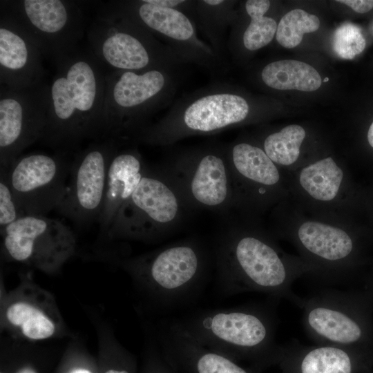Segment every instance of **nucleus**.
<instances>
[{"label":"nucleus","mask_w":373,"mask_h":373,"mask_svg":"<svg viewBox=\"0 0 373 373\" xmlns=\"http://www.w3.org/2000/svg\"><path fill=\"white\" fill-rule=\"evenodd\" d=\"M149 3L157 6L177 10L191 18L195 0H148Z\"/></svg>","instance_id":"7c9ffc66"},{"label":"nucleus","mask_w":373,"mask_h":373,"mask_svg":"<svg viewBox=\"0 0 373 373\" xmlns=\"http://www.w3.org/2000/svg\"><path fill=\"white\" fill-rule=\"evenodd\" d=\"M262 303L197 312L180 326L202 345L224 355L260 354L276 349V303Z\"/></svg>","instance_id":"0eeeda50"},{"label":"nucleus","mask_w":373,"mask_h":373,"mask_svg":"<svg viewBox=\"0 0 373 373\" xmlns=\"http://www.w3.org/2000/svg\"><path fill=\"white\" fill-rule=\"evenodd\" d=\"M84 3L73 0L1 1L55 63L79 48L86 24Z\"/></svg>","instance_id":"f8f14e48"},{"label":"nucleus","mask_w":373,"mask_h":373,"mask_svg":"<svg viewBox=\"0 0 373 373\" xmlns=\"http://www.w3.org/2000/svg\"><path fill=\"white\" fill-rule=\"evenodd\" d=\"M239 218L260 220L267 211L289 197L285 173L258 143L236 140L225 144Z\"/></svg>","instance_id":"9b49d317"},{"label":"nucleus","mask_w":373,"mask_h":373,"mask_svg":"<svg viewBox=\"0 0 373 373\" xmlns=\"http://www.w3.org/2000/svg\"><path fill=\"white\" fill-rule=\"evenodd\" d=\"M271 233L291 243L310 267L312 276L324 283H343L354 254L349 223L311 216L289 197L271 212Z\"/></svg>","instance_id":"20e7f679"},{"label":"nucleus","mask_w":373,"mask_h":373,"mask_svg":"<svg viewBox=\"0 0 373 373\" xmlns=\"http://www.w3.org/2000/svg\"><path fill=\"white\" fill-rule=\"evenodd\" d=\"M3 247L12 260L52 270L74 251L75 238L59 220L26 215L1 229Z\"/></svg>","instance_id":"f3484780"},{"label":"nucleus","mask_w":373,"mask_h":373,"mask_svg":"<svg viewBox=\"0 0 373 373\" xmlns=\"http://www.w3.org/2000/svg\"><path fill=\"white\" fill-rule=\"evenodd\" d=\"M290 200L307 213L349 223L352 200L349 175L332 155L314 158L285 173Z\"/></svg>","instance_id":"ddd939ff"},{"label":"nucleus","mask_w":373,"mask_h":373,"mask_svg":"<svg viewBox=\"0 0 373 373\" xmlns=\"http://www.w3.org/2000/svg\"><path fill=\"white\" fill-rule=\"evenodd\" d=\"M235 1L195 0L191 19L207 37L215 55L226 66L228 28L235 22Z\"/></svg>","instance_id":"5701e85b"},{"label":"nucleus","mask_w":373,"mask_h":373,"mask_svg":"<svg viewBox=\"0 0 373 373\" xmlns=\"http://www.w3.org/2000/svg\"><path fill=\"white\" fill-rule=\"evenodd\" d=\"M17 373H37V372L30 367H24L19 370Z\"/></svg>","instance_id":"f704fd0d"},{"label":"nucleus","mask_w":373,"mask_h":373,"mask_svg":"<svg viewBox=\"0 0 373 373\" xmlns=\"http://www.w3.org/2000/svg\"><path fill=\"white\" fill-rule=\"evenodd\" d=\"M6 317L10 325L19 328L22 334L31 340L48 338L56 330L55 323L45 312L26 301L10 305Z\"/></svg>","instance_id":"a878e982"},{"label":"nucleus","mask_w":373,"mask_h":373,"mask_svg":"<svg viewBox=\"0 0 373 373\" xmlns=\"http://www.w3.org/2000/svg\"><path fill=\"white\" fill-rule=\"evenodd\" d=\"M367 138L370 146L373 148V122L369 127Z\"/></svg>","instance_id":"473e14b6"},{"label":"nucleus","mask_w":373,"mask_h":373,"mask_svg":"<svg viewBox=\"0 0 373 373\" xmlns=\"http://www.w3.org/2000/svg\"><path fill=\"white\" fill-rule=\"evenodd\" d=\"M44 57L22 25L0 6V84L26 88L43 83Z\"/></svg>","instance_id":"6ab92c4d"},{"label":"nucleus","mask_w":373,"mask_h":373,"mask_svg":"<svg viewBox=\"0 0 373 373\" xmlns=\"http://www.w3.org/2000/svg\"><path fill=\"white\" fill-rule=\"evenodd\" d=\"M106 373H129L126 370H109L106 372Z\"/></svg>","instance_id":"c9c22d12"},{"label":"nucleus","mask_w":373,"mask_h":373,"mask_svg":"<svg viewBox=\"0 0 373 373\" xmlns=\"http://www.w3.org/2000/svg\"><path fill=\"white\" fill-rule=\"evenodd\" d=\"M48 84L26 88L0 84V168L40 140L47 122Z\"/></svg>","instance_id":"dca6fc26"},{"label":"nucleus","mask_w":373,"mask_h":373,"mask_svg":"<svg viewBox=\"0 0 373 373\" xmlns=\"http://www.w3.org/2000/svg\"><path fill=\"white\" fill-rule=\"evenodd\" d=\"M319 27L318 17L302 9H294L280 20L276 39L283 47L292 48L300 44L304 34L315 32Z\"/></svg>","instance_id":"cd10ccee"},{"label":"nucleus","mask_w":373,"mask_h":373,"mask_svg":"<svg viewBox=\"0 0 373 373\" xmlns=\"http://www.w3.org/2000/svg\"><path fill=\"white\" fill-rule=\"evenodd\" d=\"M193 212L159 166H147L137 188L115 216L110 238L153 241L178 230Z\"/></svg>","instance_id":"1a4fd4ad"},{"label":"nucleus","mask_w":373,"mask_h":373,"mask_svg":"<svg viewBox=\"0 0 373 373\" xmlns=\"http://www.w3.org/2000/svg\"><path fill=\"white\" fill-rule=\"evenodd\" d=\"M1 229L26 216L20 208L9 180L8 169L0 168Z\"/></svg>","instance_id":"c756f323"},{"label":"nucleus","mask_w":373,"mask_h":373,"mask_svg":"<svg viewBox=\"0 0 373 373\" xmlns=\"http://www.w3.org/2000/svg\"><path fill=\"white\" fill-rule=\"evenodd\" d=\"M68 373H93V372L85 368H75L68 372Z\"/></svg>","instance_id":"72a5a7b5"},{"label":"nucleus","mask_w":373,"mask_h":373,"mask_svg":"<svg viewBox=\"0 0 373 373\" xmlns=\"http://www.w3.org/2000/svg\"><path fill=\"white\" fill-rule=\"evenodd\" d=\"M332 45L334 52L339 57L352 59L364 50L365 39L359 26L345 22L334 31Z\"/></svg>","instance_id":"c85d7f7f"},{"label":"nucleus","mask_w":373,"mask_h":373,"mask_svg":"<svg viewBox=\"0 0 373 373\" xmlns=\"http://www.w3.org/2000/svg\"><path fill=\"white\" fill-rule=\"evenodd\" d=\"M352 364L348 352L332 345L309 349L300 363L301 373H352Z\"/></svg>","instance_id":"bb28decb"},{"label":"nucleus","mask_w":373,"mask_h":373,"mask_svg":"<svg viewBox=\"0 0 373 373\" xmlns=\"http://www.w3.org/2000/svg\"><path fill=\"white\" fill-rule=\"evenodd\" d=\"M123 141L115 137L96 140L77 153L70 164L64 194L55 208L59 213L78 225L98 220L108 166Z\"/></svg>","instance_id":"2eb2a0df"},{"label":"nucleus","mask_w":373,"mask_h":373,"mask_svg":"<svg viewBox=\"0 0 373 373\" xmlns=\"http://www.w3.org/2000/svg\"><path fill=\"white\" fill-rule=\"evenodd\" d=\"M70 168L61 155L42 153L19 157L8 168L12 189L26 216H46L55 209L64 194Z\"/></svg>","instance_id":"a211bd4d"},{"label":"nucleus","mask_w":373,"mask_h":373,"mask_svg":"<svg viewBox=\"0 0 373 373\" xmlns=\"http://www.w3.org/2000/svg\"><path fill=\"white\" fill-rule=\"evenodd\" d=\"M339 3L347 5L358 13H365L373 8V0H340Z\"/></svg>","instance_id":"2f4dec72"},{"label":"nucleus","mask_w":373,"mask_h":373,"mask_svg":"<svg viewBox=\"0 0 373 373\" xmlns=\"http://www.w3.org/2000/svg\"><path fill=\"white\" fill-rule=\"evenodd\" d=\"M270 7L271 2L268 0L245 2L243 10L247 23L244 24L235 20L227 41V48L233 58H237L240 52H255L272 41L278 23L267 15Z\"/></svg>","instance_id":"4be33fe9"},{"label":"nucleus","mask_w":373,"mask_h":373,"mask_svg":"<svg viewBox=\"0 0 373 373\" xmlns=\"http://www.w3.org/2000/svg\"><path fill=\"white\" fill-rule=\"evenodd\" d=\"M213 253L190 238L128 260L124 266L158 303L173 309L196 298L207 283Z\"/></svg>","instance_id":"6e6552de"},{"label":"nucleus","mask_w":373,"mask_h":373,"mask_svg":"<svg viewBox=\"0 0 373 373\" xmlns=\"http://www.w3.org/2000/svg\"><path fill=\"white\" fill-rule=\"evenodd\" d=\"M265 86L275 90H298L311 92L320 88L322 79L309 64L293 59H283L266 64L260 71Z\"/></svg>","instance_id":"b1692460"},{"label":"nucleus","mask_w":373,"mask_h":373,"mask_svg":"<svg viewBox=\"0 0 373 373\" xmlns=\"http://www.w3.org/2000/svg\"><path fill=\"white\" fill-rule=\"evenodd\" d=\"M254 117L248 97L233 86L217 82L175 101L159 120L149 123L129 140L168 146L184 138L209 135L249 122Z\"/></svg>","instance_id":"7ed1b4c3"},{"label":"nucleus","mask_w":373,"mask_h":373,"mask_svg":"<svg viewBox=\"0 0 373 373\" xmlns=\"http://www.w3.org/2000/svg\"><path fill=\"white\" fill-rule=\"evenodd\" d=\"M343 291H320L303 300V323L309 336L323 345L345 348L359 342L363 329L351 314Z\"/></svg>","instance_id":"aec40b11"},{"label":"nucleus","mask_w":373,"mask_h":373,"mask_svg":"<svg viewBox=\"0 0 373 373\" xmlns=\"http://www.w3.org/2000/svg\"><path fill=\"white\" fill-rule=\"evenodd\" d=\"M147 166L136 146L120 147L114 154L98 219L103 233L108 235L115 216L137 188Z\"/></svg>","instance_id":"412c9836"},{"label":"nucleus","mask_w":373,"mask_h":373,"mask_svg":"<svg viewBox=\"0 0 373 373\" xmlns=\"http://www.w3.org/2000/svg\"><path fill=\"white\" fill-rule=\"evenodd\" d=\"M55 65L48 84L46 125L39 141L64 153L85 140H104L108 71L88 47L77 48Z\"/></svg>","instance_id":"f03ea898"},{"label":"nucleus","mask_w":373,"mask_h":373,"mask_svg":"<svg viewBox=\"0 0 373 373\" xmlns=\"http://www.w3.org/2000/svg\"><path fill=\"white\" fill-rule=\"evenodd\" d=\"M181 81L180 70L108 72L102 110L104 139L129 140L173 102Z\"/></svg>","instance_id":"39448f33"},{"label":"nucleus","mask_w":373,"mask_h":373,"mask_svg":"<svg viewBox=\"0 0 373 373\" xmlns=\"http://www.w3.org/2000/svg\"><path fill=\"white\" fill-rule=\"evenodd\" d=\"M107 4L173 49L189 64L211 73L225 72L226 66L211 46L198 37L195 22L184 12L155 6L148 0L112 1Z\"/></svg>","instance_id":"4468645a"},{"label":"nucleus","mask_w":373,"mask_h":373,"mask_svg":"<svg viewBox=\"0 0 373 373\" xmlns=\"http://www.w3.org/2000/svg\"><path fill=\"white\" fill-rule=\"evenodd\" d=\"M88 49L108 72L181 70L189 62L107 3L87 31Z\"/></svg>","instance_id":"423d86ee"},{"label":"nucleus","mask_w":373,"mask_h":373,"mask_svg":"<svg viewBox=\"0 0 373 373\" xmlns=\"http://www.w3.org/2000/svg\"><path fill=\"white\" fill-rule=\"evenodd\" d=\"M306 137L307 132L302 126L289 124L265 135L258 144L269 157L286 173L307 163L302 155Z\"/></svg>","instance_id":"393cba45"},{"label":"nucleus","mask_w":373,"mask_h":373,"mask_svg":"<svg viewBox=\"0 0 373 373\" xmlns=\"http://www.w3.org/2000/svg\"><path fill=\"white\" fill-rule=\"evenodd\" d=\"M215 289L223 297L256 291L279 300L286 298L301 306L291 290L298 277L310 275L299 257L286 253L260 220L239 218L227 224L213 248Z\"/></svg>","instance_id":"f257e3e1"},{"label":"nucleus","mask_w":373,"mask_h":373,"mask_svg":"<svg viewBox=\"0 0 373 373\" xmlns=\"http://www.w3.org/2000/svg\"><path fill=\"white\" fill-rule=\"evenodd\" d=\"M159 166L192 211L209 210L227 216L233 210L225 144L210 143L173 151Z\"/></svg>","instance_id":"9d476101"}]
</instances>
